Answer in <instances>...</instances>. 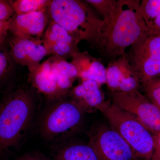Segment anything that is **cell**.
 Instances as JSON below:
<instances>
[{
	"label": "cell",
	"instance_id": "1",
	"mask_svg": "<svg viewBox=\"0 0 160 160\" xmlns=\"http://www.w3.org/2000/svg\"><path fill=\"white\" fill-rule=\"evenodd\" d=\"M140 0H117L113 17L104 23L97 48L109 62L149 32L140 10Z\"/></svg>",
	"mask_w": 160,
	"mask_h": 160
},
{
	"label": "cell",
	"instance_id": "2",
	"mask_svg": "<svg viewBox=\"0 0 160 160\" xmlns=\"http://www.w3.org/2000/svg\"><path fill=\"white\" fill-rule=\"evenodd\" d=\"M47 11L51 21L97 48L104 22L86 1L50 0Z\"/></svg>",
	"mask_w": 160,
	"mask_h": 160
},
{
	"label": "cell",
	"instance_id": "3",
	"mask_svg": "<svg viewBox=\"0 0 160 160\" xmlns=\"http://www.w3.org/2000/svg\"><path fill=\"white\" fill-rule=\"evenodd\" d=\"M34 109L32 95L24 89L8 94L0 105V150L14 146L30 124Z\"/></svg>",
	"mask_w": 160,
	"mask_h": 160
},
{
	"label": "cell",
	"instance_id": "4",
	"mask_svg": "<svg viewBox=\"0 0 160 160\" xmlns=\"http://www.w3.org/2000/svg\"><path fill=\"white\" fill-rule=\"evenodd\" d=\"M98 110L106 118L112 129L128 143L136 156L151 159L155 136L140 121L110 102L106 101Z\"/></svg>",
	"mask_w": 160,
	"mask_h": 160
},
{
	"label": "cell",
	"instance_id": "5",
	"mask_svg": "<svg viewBox=\"0 0 160 160\" xmlns=\"http://www.w3.org/2000/svg\"><path fill=\"white\" fill-rule=\"evenodd\" d=\"M126 54L142 85L160 75V35L146 33Z\"/></svg>",
	"mask_w": 160,
	"mask_h": 160
},
{
	"label": "cell",
	"instance_id": "6",
	"mask_svg": "<svg viewBox=\"0 0 160 160\" xmlns=\"http://www.w3.org/2000/svg\"><path fill=\"white\" fill-rule=\"evenodd\" d=\"M44 116L41 130L47 138L62 137L75 130L82 123L85 112L72 100H56Z\"/></svg>",
	"mask_w": 160,
	"mask_h": 160
},
{
	"label": "cell",
	"instance_id": "7",
	"mask_svg": "<svg viewBox=\"0 0 160 160\" xmlns=\"http://www.w3.org/2000/svg\"><path fill=\"white\" fill-rule=\"evenodd\" d=\"M112 103L140 121L154 136L160 133V109L138 91L112 92Z\"/></svg>",
	"mask_w": 160,
	"mask_h": 160
},
{
	"label": "cell",
	"instance_id": "8",
	"mask_svg": "<svg viewBox=\"0 0 160 160\" xmlns=\"http://www.w3.org/2000/svg\"><path fill=\"white\" fill-rule=\"evenodd\" d=\"M89 144L98 160H135L136 156L128 143L111 127L98 126L91 130Z\"/></svg>",
	"mask_w": 160,
	"mask_h": 160
},
{
	"label": "cell",
	"instance_id": "9",
	"mask_svg": "<svg viewBox=\"0 0 160 160\" xmlns=\"http://www.w3.org/2000/svg\"><path fill=\"white\" fill-rule=\"evenodd\" d=\"M12 58L14 62L26 66L32 73L39 67L40 62L46 55L47 50L40 38L13 35L8 39Z\"/></svg>",
	"mask_w": 160,
	"mask_h": 160
},
{
	"label": "cell",
	"instance_id": "10",
	"mask_svg": "<svg viewBox=\"0 0 160 160\" xmlns=\"http://www.w3.org/2000/svg\"><path fill=\"white\" fill-rule=\"evenodd\" d=\"M106 83L112 93L138 90L141 82L126 53L109 62L106 68Z\"/></svg>",
	"mask_w": 160,
	"mask_h": 160
},
{
	"label": "cell",
	"instance_id": "11",
	"mask_svg": "<svg viewBox=\"0 0 160 160\" xmlns=\"http://www.w3.org/2000/svg\"><path fill=\"white\" fill-rule=\"evenodd\" d=\"M43 44L48 55L52 54L66 60L78 51L79 40L65 28L51 21L46 29Z\"/></svg>",
	"mask_w": 160,
	"mask_h": 160
},
{
	"label": "cell",
	"instance_id": "12",
	"mask_svg": "<svg viewBox=\"0 0 160 160\" xmlns=\"http://www.w3.org/2000/svg\"><path fill=\"white\" fill-rule=\"evenodd\" d=\"M49 18L47 10L21 15L15 14L9 20V32L17 36L40 38Z\"/></svg>",
	"mask_w": 160,
	"mask_h": 160
},
{
	"label": "cell",
	"instance_id": "13",
	"mask_svg": "<svg viewBox=\"0 0 160 160\" xmlns=\"http://www.w3.org/2000/svg\"><path fill=\"white\" fill-rule=\"evenodd\" d=\"M101 86L92 80H82L69 91L71 100L84 112H92L106 102Z\"/></svg>",
	"mask_w": 160,
	"mask_h": 160
},
{
	"label": "cell",
	"instance_id": "14",
	"mask_svg": "<svg viewBox=\"0 0 160 160\" xmlns=\"http://www.w3.org/2000/svg\"><path fill=\"white\" fill-rule=\"evenodd\" d=\"M71 62L81 80L95 81L102 86L106 83V68L100 59L92 56L87 51L77 52L72 55Z\"/></svg>",
	"mask_w": 160,
	"mask_h": 160
},
{
	"label": "cell",
	"instance_id": "15",
	"mask_svg": "<svg viewBox=\"0 0 160 160\" xmlns=\"http://www.w3.org/2000/svg\"><path fill=\"white\" fill-rule=\"evenodd\" d=\"M29 78L36 89L50 99L57 100L63 98L48 60L41 64L36 70L29 73Z\"/></svg>",
	"mask_w": 160,
	"mask_h": 160
},
{
	"label": "cell",
	"instance_id": "16",
	"mask_svg": "<svg viewBox=\"0 0 160 160\" xmlns=\"http://www.w3.org/2000/svg\"><path fill=\"white\" fill-rule=\"evenodd\" d=\"M48 60L61 94L64 97L78 78L77 70L71 62H69L59 57L53 55Z\"/></svg>",
	"mask_w": 160,
	"mask_h": 160
},
{
	"label": "cell",
	"instance_id": "17",
	"mask_svg": "<svg viewBox=\"0 0 160 160\" xmlns=\"http://www.w3.org/2000/svg\"><path fill=\"white\" fill-rule=\"evenodd\" d=\"M140 10L150 33L160 35V0H142Z\"/></svg>",
	"mask_w": 160,
	"mask_h": 160
},
{
	"label": "cell",
	"instance_id": "18",
	"mask_svg": "<svg viewBox=\"0 0 160 160\" xmlns=\"http://www.w3.org/2000/svg\"><path fill=\"white\" fill-rule=\"evenodd\" d=\"M55 160H98V159L89 143H73L61 149L57 155Z\"/></svg>",
	"mask_w": 160,
	"mask_h": 160
},
{
	"label": "cell",
	"instance_id": "19",
	"mask_svg": "<svg viewBox=\"0 0 160 160\" xmlns=\"http://www.w3.org/2000/svg\"><path fill=\"white\" fill-rule=\"evenodd\" d=\"M9 2L15 14L21 15L47 10L50 0H15Z\"/></svg>",
	"mask_w": 160,
	"mask_h": 160
},
{
	"label": "cell",
	"instance_id": "20",
	"mask_svg": "<svg viewBox=\"0 0 160 160\" xmlns=\"http://www.w3.org/2000/svg\"><path fill=\"white\" fill-rule=\"evenodd\" d=\"M95 11L102 16L104 23L111 19L115 12L117 0H86Z\"/></svg>",
	"mask_w": 160,
	"mask_h": 160
},
{
	"label": "cell",
	"instance_id": "21",
	"mask_svg": "<svg viewBox=\"0 0 160 160\" xmlns=\"http://www.w3.org/2000/svg\"><path fill=\"white\" fill-rule=\"evenodd\" d=\"M14 63L9 49L5 45H0V84L11 74Z\"/></svg>",
	"mask_w": 160,
	"mask_h": 160
},
{
	"label": "cell",
	"instance_id": "22",
	"mask_svg": "<svg viewBox=\"0 0 160 160\" xmlns=\"http://www.w3.org/2000/svg\"><path fill=\"white\" fill-rule=\"evenodd\" d=\"M146 97L160 109V78H157L143 85Z\"/></svg>",
	"mask_w": 160,
	"mask_h": 160
},
{
	"label": "cell",
	"instance_id": "23",
	"mask_svg": "<svg viewBox=\"0 0 160 160\" xmlns=\"http://www.w3.org/2000/svg\"><path fill=\"white\" fill-rule=\"evenodd\" d=\"M15 15L9 1L0 0V21L9 20Z\"/></svg>",
	"mask_w": 160,
	"mask_h": 160
},
{
	"label": "cell",
	"instance_id": "24",
	"mask_svg": "<svg viewBox=\"0 0 160 160\" xmlns=\"http://www.w3.org/2000/svg\"><path fill=\"white\" fill-rule=\"evenodd\" d=\"M9 30V20L0 21V45H5Z\"/></svg>",
	"mask_w": 160,
	"mask_h": 160
},
{
	"label": "cell",
	"instance_id": "25",
	"mask_svg": "<svg viewBox=\"0 0 160 160\" xmlns=\"http://www.w3.org/2000/svg\"><path fill=\"white\" fill-rule=\"evenodd\" d=\"M154 148L150 160H160V133L154 136Z\"/></svg>",
	"mask_w": 160,
	"mask_h": 160
},
{
	"label": "cell",
	"instance_id": "26",
	"mask_svg": "<svg viewBox=\"0 0 160 160\" xmlns=\"http://www.w3.org/2000/svg\"><path fill=\"white\" fill-rule=\"evenodd\" d=\"M24 160H46L42 158L39 157V156L29 157L24 159Z\"/></svg>",
	"mask_w": 160,
	"mask_h": 160
}]
</instances>
